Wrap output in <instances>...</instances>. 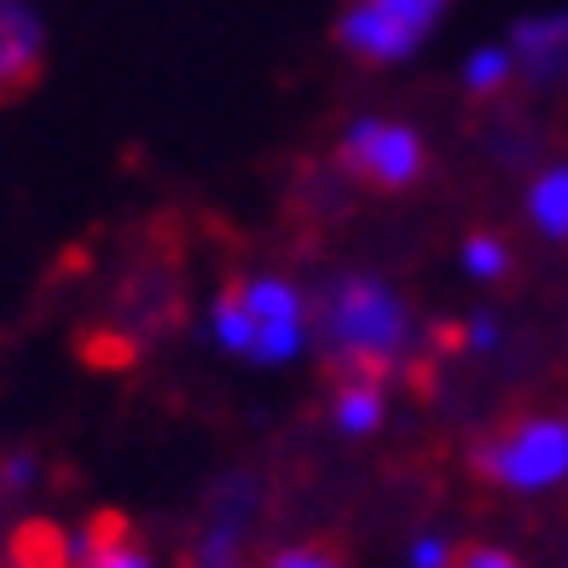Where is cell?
Segmentation results:
<instances>
[{
    "label": "cell",
    "mask_w": 568,
    "mask_h": 568,
    "mask_svg": "<svg viewBox=\"0 0 568 568\" xmlns=\"http://www.w3.org/2000/svg\"><path fill=\"white\" fill-rule=\"evenodd\" d=\"M516 82V59H510V47H481V53L464 64V88H470L476 99L487 93H505Z\"/></svg>",
    "instance_id": "obj_12"
},
{
    "label": "cell",
    "mask_w": 568,
    "mask_h": 568,
    "mask_svg": "<svg viewBox=\"0 0 568 568\" xmlns=\"http://www.w3.org/2000/svg\"><path fill=\"white\" fill-rule=\"evenodd\" d=\"M464 267H470L476 278H505V267H510V250L494 239V232H476V239L464 244Z\"/></svg>",
    "instance_id": "obj_13"
},
{
    "label": "cell",
    "mask_w": 568,
    "mask_h": 568,
    "mask_svg": "<svg viewBox=\"0 0 568 568\" xmlns=\"http://www.w3.org/2000/svg\"><path fill=\"white\" fill-rule=\"evenodd\" d=\"M505 47L516 59V75H528L534 88H557L568 75V12H539L516 23Z\"/></svg>",
    "instance_id": "obj_8"
},
{
    "label": "cell",
    "mask_w": 568,
    "mask_h": 568,
    "mask_svg": "<svg viewBox=\"0 0 568 568\" xmlns=\"http://www.w3.org/2000/svg\"><path fill=\"white\" fill-rule=\"evenodd\" d=\"M307 302L291 278L278 273H255V278H239L210 302V337L239 354V359H255V366H284L296 359V348L307 343Z\"/></svg>",
    "instance_id": "obj_2"
},
{
    "label": "cell",
    "mask_w": 568,
    "mask_h": 568,
    "mask_svg": "<svg viewBox=\"0 0 568 568\" xmlns=\"http://www.w3.org/2000/svg\"><path fill=\"white\" fill-rule=\"evenodd\" d=\"M453 568H516V557L499 546H464V551H453Z\"/></svg>",
    "instance_id": "obj_15"
},
{
    "label": "cell",
    "mask_w": 568,
    "mask_h": 568,
    "mask_svg": "<svg viewBox=\"0 0 568 568\" xmlns=\"http://www.w3.org/2000/svg\"><path fill=\"white\" fill-rule=\"evenodd\" d=\"M412 568H453V546L447 539H418L412 546Z\"/></svg>",
    "instance_id": "obj_16"
},
{
    "label": "cell",
    "mask_w": 568,
    "mask_h": 568,
    "mask_svg": "<svg viewBox=\"0 0 568 568\" xmlns=\"http://www.w3.org/2000/svg\"><path fill=\"white\" fill-rule=\"evenodd\" d=\"M331 418H337L343 435H372L383 424V383L372 377H343L337 400H331Z\"/></svg>",
    "instance_id": "obj_11"
},
{
    "label": "cell",
    "mask_w": 568,
    "mask_h": 568,
    "mask_svg": "<svg viewBox=\"0 0 568 568\" xmlns=\"http://www.w3.org/2000/svg\"><path fill=\"white\" fill-rule=\"evenodd\" d=\"M343 169L354 180H366L377 192H400L424 174V140L406 122L389 116H359L343 134Z\"/></svg>",
    "instance_id": "obj_5"
},
{
    "label": "cell",
    "mask_w": 568,
    "mask_h": 568,
    "mask_svg": "<svg viewBox=\"0 0 568 568\" xmlns=\"http://www.w3.org/2000/svg\"><path fill=\"white\" fill-rule=\"evenodd\" d=\"M442 12L447 0H348V12L337 18V41L359 64H400L424 47Z\"/></svg>",
    "instance_id": "obj_4"
},
{
    "label": "cell",
    "mask_w": 568,
    "mask_h": 568,
    "mask_svg": "<svg viewBox=\"0 0 568 568\" xmlns=\"http://www.w3.org/2000/svg\"><path fill=\"white\" fill-rule=\"evenodd\" d=\"M314 331H320V354L331 372L372 377V383H383V372H400L412 337H418L412 307L372 273L331 278L314 307Z\"/></svg>",
    "instance_id": "obj_1"
},
{
    "label": "cell",
    "mask_w": 568,
    "mask_h": 568,
    "mask_svg": "<svg viewBox=\"0 0 568 568\" xmlns=\"http://www.w3.org/2000/svg\"><path fill=\"white\" fill-rule=\"evenodd\" d=\"M0 481H7L12 494H18V487H30L36 481V458H7V464H0Z\"/></svg>",
    "instance_id": "obj_17"
},
{
    "label": "cell",
    "mask_w": 568,
    "mask_h": 568,
    "mask_svg": "<svg viewBox=\"0 0 568 568\" xmlns=\"http://www.w3.org/2000/svg\"><path fill=\"white\" fill-rule=\"evenodd\" d=\"M476 470L510 494H546L568 481V424L562 418H516L476 447Z\"/></svg>",
    "instance_id": "obj_3"
},
{
    "label": "cell",
    "mask_w": 568,
    "mask_h": 568,
    "mask_svg": "<svg viewBox=\"0 0 568 568\" xmlns=\"http://www.w3.org/2000/svg\"><path fill=\"white\" fill-rule=\"evenodd\" d=\"M528 221L546 232V239H568V163L534 174V186H528Z\"/></svg>",
    "instance_id": "obj_10"
},
{
    "label": "cell",
    "mask_w": 568,
    "mask_h": 568,
    "mask_svg": "<svg viewBox=\"0 0 568 568\" xmlns=\"http://www.w3.org/2000/svg\"><path fill=\"white\" fill-rule=\"evenodd\" d=\"M267 568H343V557L331 546H296V551H278Z\"/></svg>",
    "instance_id": "obj_14"
},
{
    "label": "cell",
    "mask_w": 568,
    "mask_h": 568,
    "mask_svg": "<svg viewBox=\"0 0 568 568\" xmlns=\"http://www.w3.org/2000/svg\"><path fill=\"white\" fill-rule=\"evenodd\" d=\"M47 59V23L30 0H0V99L30 88Z\"/></svg>",
    "instance_id": "obj_7"
},
{
    "label": "cell",
    "mask_w": 568,
    "mask_h": 568,
    "mask_svg": "<svg viewBox=\"0 0 568 568\" xmlns=\"http://www.w3.org/2000/svg\"><path fill=\"white\" fill-rule=\"evenodd\" d=\"M255 499H262V487L250 476H226L215 487L210 510H203V534L192 546V568H244V534L255 523Z\"/></svg>",
    "instance_id": "obj_6"
},
{
    "label": "cell",
    "mask_w": 568,
    "mask_h": 568,
    "mask_svg": "<svg viewBox=\"0 0 568 568\" xmlns=\"http://www.w3.org/2000/svg\"><path fill=\"white\" fill-rule=\"evenodd\" d=\"M64 568H151V557L128 539L116 516H99V523L64 539Z\"/></svg>",
    "instance_id": "obj_9"
}]
</instances>
